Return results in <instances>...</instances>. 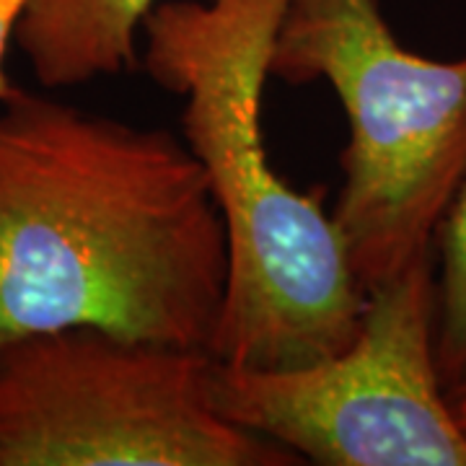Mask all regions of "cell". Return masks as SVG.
Listing matches in <instances>:
<instances>
[{"label": "cell", "mask_w": 466, "mask_h": 466, "mask_svg": "<svg viewBox=\"0 0 466 466\" xmlns=\"http://www.w3.org/2000/svg\"><path fill=\"white\" fill-rule=\"evenodd\" d=\"M29 3L32 0H0V101L8 99L16 88V84L5 73V52L14 45L18 21H21Z\"/></svg>", "instance_id": "8"}, {"label": "cell", "mask_w": 466, "mask_h": 466, "mask_svg": "<svg viewBox=\"0 0 466 466\" xmlns=\"http://www.w3.org/2000/svg\"><path fill=\"white\" fill-rule=\"evenodd\" d=\"M231 251L168 130L26 88L0 101V345L63 327L213 355Z\"/></svg>", "instance_id": "1"}, {"label": "cell", "mask_w": 466, "mask_h": 466, "mask_svg": "<svg viewBox=\"0 0 466 466\" xmlns=\"http://www.w3.org/2000/svg\"><path fill=\"white\" fill-rule=\"evenodd\" d=\"M213 355L63 327L0 345V466H299L210 400Z\"/></svg>", "instance_id": "4"}, {"label": "cell", "mask_w": 466, "mask_h": 466, "mask_svg": "<svg viewBox=\"0 0 466 466\" xmlns=\"http://www.w3.org/2000/svg\"><path fill=\"white\" fill-rule=\"evenodd\" d=\"M435 360L446 389L466 379V171L433 236Z\"/></svg>", "instance_id": "7"}, {"label": "cell", "mask_w": 466, "mask_h": 466, "mask_svg": "<svg viewBox=\"0 0 466 466\" xmlns=\"http://www.w3.org/2000/svg\"><path fill=\"white\" fill-rule=\"evenodd\" d=\"M269 76L327 81L345 109L332 218L363 290L433 251L466 171V55L407 50L379 0H285Z\"/></svg>", "instance_id": "3"}, {"label": "cell", "mask_w": 466, "mask_h": 466, "mask_svg": "<svg viewBox=\"0 0 466 466\" xmlns=\"http://www.w3.org/2000/svg\"><path fill=\"white\" fill-rule=\"evenodd\" d=\"M161 0H32L14 45L45 88L91 84L140 63V26Z\"/></svg>", "instance_id": "6"}, {"label": "cell", "mask_w": 466, "mask_h": 466, "mask_svg": "<svg viewBox=\"0 0 466 466\" xmlns=\"http://www.w3.org/2000/svg\"><path fill=\"white\" fill-rule=\"evenodd\" d=\"M449 400L451 410H453V417H456L459 428H461L466 435V379L461 383H456L453 389H449Z\"/></svg>", "instance_id": "9"}, {"label": "cell", "mask_w": 466, "mask_h": 466, "mask_svg": "<svg viewBox=\"0 0 466 466\" xmlns=\"http://www.w3.org/2000/svg\"><path fill=\"white\" fill-rule=\"evenodd\" d=\"M285 0H161L140 34V66L184 99L187 148L208 174L228 233L231 280L213 358L293 368L358 332V283L327 189L300 192L269 164L262 96Z\"/></svg>", "instance_id": "2"}, {"label": "cell", "mask_w": 466, "mask_h": 466, "mask_svg": "<svg viewBox=\"0 0 466 466\" xmlns=\"http://www.w3.org/2000/svg\"><path fill=\"white\" fill-rule=\"evenodd\" d=\"M435 251L368 288L358 332L293 368L213 358L228 422L321 466H466V435L435 360Z\"/></svg>", "instance_id": "5"}]
</instances>
